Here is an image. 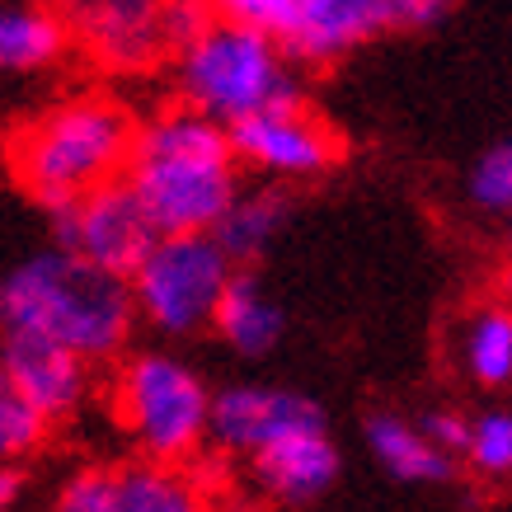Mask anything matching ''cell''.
Instances as JSON below:
<instances>
[{"instance_id":"cell-1","label":"cell","mask_w":512,"mask_h":512,"mask_svg":"<svg viewBox=\"0 0 512 512\" xmlns=\"http://www.w3.org/2000/svg\"><path fill=\"white\" fill-rule=\"evenodd\" d=\"M137 325L127 278L90 268L57 245L19 259L0 278V334H38L90 367L127 357Z\"/></svg>"},{"instance_id":"cell-2","label":"cell","mask_w":512,"mask_h":512,"mask_svg":"<svg viewBox=\"0 0 512 512\" xmlns=\"http://www.w3.org/2000/svg\"><path fill=\"white\" fill-rule=\"evenodd\" d=\"M123 179L156 235H188L212 231L231 207L240 193V160L226 127L188 104H174L132 132Z\"/></svg>"},{"instance_id":"cell-3","label":"cell","mask_w":512,"mask_h":512,"mask_svg":"<svg viewBox=\"0 0 512 512\" xmlns=\"http://www.w3.org/2000/svg\"><path fill=\"white\" fill-rule=\"evenodd\" d=\"M137 118L113 94H71L15 132L10 170L38 207L62 212L94 188L123 179Z\"/></svg>"},{"instance_id":"cell-4","label":"cell","mask_w":512,"mask_h":512,"mask_svg":"<svg viewBox=\"0 0 512 512\" xmlns=\"http://www.w3.org/2000/svg\"><path fill=\"white\" fill-rule=\"evenodd\" d=\"M174 85H179V104L221 127L273 104L306 99L301 66L287 57V47L273 33L217 15L202 19L198 33L174 52Z\"/></svg>"},{"instance_id":"cell-5","label":"cell","mask_w":512,"mask_h":512,"mask_svg":"<svg viewBox=\"0 0 512 512\" xmlns=\"http://www.w3.org/2000/svg\"><path fill=\"white\" fill-rule=\"evenodd\" d=\"M113 419L132 437V447L146 461L160 466H184L207 442V409H212V390L184 357L165 353V348H146V353L118 357L113 372Z\"/></svg>"},{"instance_id":"cell-6","label":"cell","mask_w":512,"mask_h":512,"mask_svg":"<svg viewBox=\"0 0 512 512\" xmlns=\"http://www.w3.org/2000/svg\"><path fill=\"white\" fill-rule=\"evenodd\" d=\"M231 273L235 264L221 254L212 231L156 235L141 264L127 273V292H132L137 320H146L156 334L193 339L202 329H212Z\"/></svg>"},{"instance_id":"cell-7","label":"cell","mask_w":512,"mask_h":512,"mask_svg":"<svg viewBox=\"0 0 512 512\" xmlns=\"http://www.w3.org/2000/svg\"><path fill=\"white\" fill-rule=\"evenodd\" d=\"M71 43L109 71H151L207 19L198 0H57Z\"/></svg>"},{"instance_id":"cell-8","label":"cell","mask_w":512,"mask_h":512,"mask_svg":"<svg viewBox=\"0 0 512 512\" xmlns=\"http://www.w3.org/2000/svg\"><path fill=\"white\" fill-rule=\"evenodd\" d=\"M226 137H231L235 160L268 179H320L343 156L339 132L306 99L249 113L226 127Z\"/></svg>"},{"instance_id":"cell-9","label":"cell","mask_w":512,"mask_h":512,"mask_svg":"<svg viewBox=\"0 0 512 512\" xmlns=\"http://www.w3.org/2000/svg\"><path fill=\"white\" fill-rule=\"evenodd\" d=\"M52 245L85 259L90 268H104L113 278H127L141 264V254L156 240V226L141 212L137 193L127 188V179L94 188L71 207L52 212Z\"/></svg>"},{"instance_id":"cell-10","label":"cell","mask_w":512,"mask_h":512,"mask_svg":"<svg viewBox=\"0 0 512 512\" xmlns=\"http://www.w3.org/2000/svg\"><path fill=\"white\" fill-rule=\"evenodd\" d=\"M52 512H212L193 475L160 461L85 466L57 489Z\"/></svg>"},{"instance_id":"cell-11","label":"cell","mask_w":512,"mask_h":512,"mask_svg":"<svg viewBox=\"0 0 512 512\" xmlns=\"http://www.w3.org/2000/svg\"><path fill=\"white\" fill-rule=\"evenodd\" d=\"M325 409L287 386H226L207 409V442L226 456H259L296 433H320Z\"/></svg>"},{"instance_id":"cell-12","label":"cell","mask_w":512,"mask_h":512,"mask_svg":"<svg viewBox=\"0 0 512 512\" xmlns=\"http://www.w3.org/2000/svg\"><path fill=\"white\" fill-rule=\"evenodd\" d=\"M0 372L43 414L47 423L76 419L94 395V367L38 334H5L0 339Z\"/></svg>"},{"instance_id":"cell-13","label":"cell","mask_w":512,"mask_h":512,"mask_svg":"<svg viewBox=\"0 0 512 512\" xmlns=\"http://www.w3.org/2000/svg\"><path fill=\"white\" fill-rule=\"evenodd\" d=\"M249 470L259 494L273 498L278 508H311L339 484L343 461L329 428H320V433H296L278 447L249 456Z\"/></svg>"},{"instance_id":"cell-14","label":"cell","mask_w":512,"mask_h":512,"mask_svg":"<svg viewBox=\"0 0 512 512\" xmlns=\"http://www.w3.org/2000/svg\"><path fill=\"white\" fill-rule=\"evenodd\" d=\"M400 29V5L395 0H329L325 10L287 38V57L296 66H329L343 62L348 52L386 38Z\"/></svg>"},{"instance_id":"cell-15","label":"cell","mask_w":512,"mask_h":512,"mask_svg":"<svg viewBox=\"0 0 512 512\" xmlns=\"http://www.w3.org/2000/svg\"><path fill=\"white\" fill-rule=\"evenodd\" d=\"M71 52L57 0H0V80L52 71Z\"/></svg>"},{"instance_id":"cell-16","label":"cell","mask_w":512,"mask_h":512,"mask_svg":"<svg viewBox=\"0 0 512 512\" xmlns=\"http://www.w3.org/2000/svg\"><path fill=\"white\" fill-rule=\"evenodd\" d=\"M451 362L480 390H508L512 381V311L508 301L484 296L451 329Z\"/></svg>"},{"instance_id":"cell-17","label":"cell","mask_w":512,"mask_h":512,"mask_svg":"<svg viewBox=\"0 0 512 512\" xmlns=\"http://www.w3.org/2000/svg\"><path fill=\"white\" fill-rule=\"evenodd\" d=\"M212 329H217L226 348L240 357H264L273 353L287 334V315L282 306L268 296V287L254 273L245 268H235L231 282H226V292L217 301V315H212Z\"/></svg>"},{"instance_id":"cell-18","label":"cell","mask_w":512,"mask_h":512,"mask_svg":"<svg viewBox=\"0 0 512 512\" xmlns=\"http://www.w3.org/2000/svg\"><path fill=\"white\" fill-rule=\"evenodd\" d=\"M292 217V198L282 193V188H240L231 198V207L221 212V221L212 226V240L221 245V254L231 259L235 268L254 264V259H264L273 240L282 235Z\"/></svg>"},{"instance_id":"cell-19","label":"cell","mask_w":512,"mask_h":512,"mask_svg":"<svg viewBox=\"0 0 512 512\" xmlns=\"http://www.w3.org/2000/svg\"><path fill=\"white\" fill-rule=\"evenodd\" d=\"M367 451L376 456V466L386 470V475H395L404 484H447L456 475V456L437 451L419 433V423L400 419L390 409L367 419Z\"/></svg>"},{"instance_id":"cell-20","label":"cell","mask_w":512,"mask_h":512,"mask_svg":"<svg viewBox=\"0 0 512 512\" xmlns=\"http://www.w3.org/2000/svg\"><path fill=\"white\" fill-rule=\"evenodd\" d=\"M207 15L235 19V24H254V29L273 33L278 43H287L296 29H306L329 0H198Z\"/></svg>"},{"instance_id":"cell-21","label":"cell","mask_w":512,"mask_h":512,"mask_svg":"<svg viewBox=\"0 0 512 512\" xmlns=\"http://www.w3.org/2000/svg\"><path fill=\"white\" fill-rule=\"evenodd\" d=\"M47 428L52 423L19 395L10 376L0 372V466H15V461L33 456L47 442Z\"/></svg>"},{"instance_id":"cell-22","label":"cell","mask_w":512,"mask_h":512,"mask_svg":"<svg viewBox=\"0 0 512 512\" xmlns=\"http://www.w3.org/2000/svg\"><path fill=\"white\" fill-rule=\"evenodd\" d=\"M461 456L484 480H508V470H512V414L508 409H484L480 419H470Z\"/></svg>"},{"instance_id":"cell-23","label":"cell","mask_w":512,"mask_h":512,"mask_svg":"<svg viewBox=\"0 0 512 512\" xmlns=\"http://www.w3.org/2000/svg\"><path fill=\"white\" fill-rule=\"evenodd\" d=\"M466 198L480 217H508L512 212V146L494 141L489 151H480V160L466 174Z\"/></svg>"},{"instance_id":"cell-24","label":"cell","mask_w":512,"mask_h":512,"mask_svg":"<svg viewBox=\"0 0 512 512\" xmlns=\"http://www.w3.org/2000/svg\"><path fill=\"white\" fill-rule=\"evenodd\" d=\"M466 428H470V419L461 414V409H428L419 419V433L433 442L437 451H447V456H461V447H466Z\"/></svg>"},{"instance_id":"cell-25","label":"cell","mask_w":512,"mask_h":512,"mask_svg":"<svg viewBox=\"0 0 512 512\" xmlns=\"http://www.w3.org/2000/svg\"><path fill=\"white\" fill-rule=\"evenodd\" d=\"M400 5V29H423V24H437L456 0H395Z\"/></svg>"},{"instance_id":"cell-26","label":"cell","mask_w":512,"mask_h":512,"mask_svg":"<svg viewBox=\"0 0 512 512\" xmlns=\"http://www.w3.org/2000/svg\"><path fill=\"white\" fill-rule=\"evenodd\" d=\"M19 494H24V475H19L15 466H0V512L15 508Z\"/></svg>"}]
</instances>
